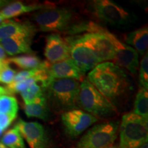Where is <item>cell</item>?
<instances>
[{
  "label": "cell",
  "mask_w": 148,
  "mask_h": 148,
  "mask_svg": "<svg viewBox=\"0 0 148 148\" xmlns=\"http://www.w3.org/2000/svg\"><path fill=\"white\" fill-rule=\"evenodd\" d=\"M86 79L114 105L130 88L129 78L125 72L112 62L98 64L89 71Z\"/></svg>",
  "instance_id": "6da1fadb"
},
{
  "label": "cell",
  "mask_w": 148,
  "mask_h": 148,
  "mask_svg": "<svg viewBox=\"0 0 148 148\" xmlns=\"http://www.w3.org/2000/svg\"><path fill=\"white\" fill-rule=\"evenodd\" d=\"M79 87L80 82L75 79H49L45 91L49 108L63 112L79 109Z\"/></svg>",
  "instance_id": "7a4b0ae2"
},
{
  "label": "cell",
  "mask_w": 148,
  "mask_h": 148,
  "mask_svg": "<svg viewBox=\"0 0 148 148\" xmlns=\"http://www.w3.org/2000/svg\"><path fill=\"white\" fill-rule=\"evenodd\" d=\"M118 148H139L147 142L148 119L133 112L123 114L119 127Z\"/></svg>",
  "instance_id": "3957f363"
},
{
  "label": "cell",
  "mask_w": 148,
  "mask_h": 148,
  "mask_svg": "<svg viewBox=\"0 0 148 148\" xmlns=\"http://www.w3.org/2000/svg\"><path fill=\"white\" fill-rule=\"evenodd\" d=\"M32 18L42 32L64 33L73 23L74 12L68 7L52 5L34 12Z\"/></svg>",
  "instance_id": "277c9868"
},
{
  "label": "cell",
  "mask_w": 148,
  "mask_h": 148,
  "mask_svg": "<svg viewBox=\"0 0 148 148\" xmlns=\"http://www.w3.org/2000/svg\"><path fill=\"white\" fill-rule=\"evenodd\" d=\"M79 109L96 117H106L116 112L115 106L94 87L87 79L80 82L78 96Z\"/></svg>",
  "instance_id": "5b68a950"
},
{
  "label": "cell",
  "mask_w": 148,
  "mask_h": 148,
  "mask_svg": "<svg viewBox=\"0 0 148 148\" xmlns=\"http://www.w3.org/2000/svg\"><path fill=\"white\" fill-rule=\"evenodd\" d=\"M95 15L111 26L125 27L134 23L136 16L121 5L110 0H95L90 2Z\"/></svg>",
  "instance_id": "8992f818"
},
{
  "label": "cell",
  "mask_w": 148,
  "mask_h": 148,
  "mask_svg": "<svg viewBox=\"0 0 148 148\" xmlns=\"http://www.w3.org/2000/svg\"><path fill=\"white\" fill-rule=\"evenodd\" d=\"M119 123L111 121L93 125L81 137L76 148H106L112 145L117 138Z\"/></svg>",
  "instance_id": "52a82bcc"
},
{
  "label": "cell",
  "mask_w": 148,
  "mask_h": 148,
  "mask_svg": "<svg viewBox=\"0 0 148 148\" xmlns=\"http://www.w3.org/2000/svg\"><path fill=\"white\" fill-rule=\"evenodd\" d=\"M64 40L69 46L70 58L83 73L91 71L100 64L82 34L67 36Z\"/></svg>",
  "instance_id": "ba28073f"
},
{
  "label": "cell",
  "mask_w": 148,
  "mask_h": 148,
  "mask_svg": "<svg viewBox=\"0 0 148 148\" xmlns=\"http://www.w3.org/2000/svg\"><path fill=\"white\" fill-rule=\"evenodd\" d=\"M104 33L114 49V58L112 62L121 68H125L132 74H136L139 66L138 53L132 47L118 39L112 33L106 29Z\"/></svg>",
  "instance_id": "9c48e42d"
},
{
  "label": "cell",
  "mask_w": 148,
  "mask_h": 148,
  "mask_svg": "<svg viewBox=\"0 0 148 148\" xmlns=\"http://www.w3.org/2000/svg\"><path fill=\"white\" fill-rule=\"evenodd\" d=\"M61 120L66 134L77 137L98 121V118L81 109H73L61 114Z\"/></svg>",
  "instance_id": "30bf717a"
},
{
  "label": "cell",
  "mask_w": 148,
  "mask_h": 148,
  "mask_svg": "<svg viewBox=\"0 0 148 148\" xmlns=\"http://www.w3.org/2000/svg\"><path fill=\"white\" fill-rule=\"evenodd\" d=\"M16 125L29 148H52L50 136L41 123L19 119Z\"/></svg>",
  "instance_id": "8fae6325"
},
{
  "label": "cell",
  "mask_w": 148,
  "mask_h": 148,
  "mask_svg": "<svg viewBox=\"0 0 148 148\" xmlns=\"http://www.w3.org/2000/svg\"><path fill=\"white\" fill-rule=\"evenodd\" d=\"M104 30L100 32L83 34L84 40L88 44L95 53L100 63L110 62L114 58V49L109 38L106 36Z\"/></svg>",
  "instance_id": "7c38bea8"
},
{
  "label": "cell",
  "mask_w": 148,
  "mask_h": 148,
  "mask_svg": "<svg viewBox=\"0 0 148 148\" xmlns=\"http://www.w3.org/2000/svg\"><path fill=\"white\" fill-rule=\"evenodd\" d=\"M44 55L49 64L71 58L69 46L64 38L58 33H51L46 37Z\"/></svg>",
  "instance_id": "4fadbf2b"
},
{
  "label": "cell",
  "mask_w": 148,
  "mask_h": 148,
  "mask_svg": "<svg viewBox=\"0 0 148 148\" xmlns=\"http://www.w3.org/2000/svg\"><path fill=\"white\" fill-rule=\"evenodd\" d=\"M46 72L50 79H73L81 82L85 79V73L77 67L71 58L49 64Z\"/></svg>",
  "instance_id": "5bb4252c"
},
{
  "label": "cell",
  "mask_w": 148,
  "mask_h": 148,
  "mask_svg": "<svg viewBox=\"0 0 148 148\" xmlns=\"http://www.w3.org/2000/svg\"><path fill=\"white\" fill-rule=\"evenodd\" d=\"M36 27L29 22H20L14 20H5L0 24V40L12 36H22L33 38Z\"/></svg>",
  "instance_id": "9a60e30c"
},
{
  "label": "cell",
  "mask_w": 148,
  "mask_h": 148,
  "mask_svg": "<svg viewBox=\"0 0 148 148\" xmlns=\"http://www.w3.org/2000/svg\"><path fill=\"white\" fill-rule=\"evenodd\" d=\"M32 38L26 36H12L0 40V45L3 47L6 55L14 56L21 53H34L31 47Z\"/></svg>",
  "instance_id": "2e32d148"
},
{
  "label": "cell",
  "mask_w": 148,
  "mask_h": 148,
  "mask_svg": "<svg viewBox=\"0 0 148 148\" xmlns=\"http://www.w3.org/2000/svg\"><path fill=\"white\" fill-rule=\"evenodd\" d=\"M53 4L51 3H31L26 4L21 1L10 2L6 6L0 10V15L4 20L11 19L21 14L28 12H34L36 11L48 8Z\"/></svg>",
  "instance_id": "e0dca14e"
},
{
  "label": "cell",
  "mask_w": 148,
  "mask_h": 148,
  "mask_svg": "<svg viewBox=\"0 0 148 148\" xmlns=\"http://www.w3.org/2000/svg\"><path fill=\"white\" fill-rule=\"evenodd\" d=\"M125 42L135 49L138 55L146 54L148 48L147 27H143L129 32L125 37Z\"/></svg>",
  "instance_id": "ac0fdd59"
},
{
  "label": "cell",
  "mask_w": 148,
  "mask_h": 148,
  "mask_svg": "<svg viewBox=\"0 0 148 148\" xmlns=\"http://www.w3.org/2000/svg\"><path fill=\"white\" fill-rule=\"evenodd\" d=\"M49 107L46 96H42L29 104H25L24 112L27 117H35L47 121L49 117Z\"/></svg>",
  "instance_id": "d6986e66"
},
{
  "label": "cell",
  "mask_w": 148,
  "mask_h": 148,
  "mask_svg": "<svg viewBox=\"0 0 148 148\" xmlns=\"http://www.w3.org/2000/svg\"><path fill=\"white\" fill-rule=\"evenodd\" d=\"M7 63L15 64L18 67L24 70H31L47 67L49 62L42 61L36 56L32 54L16 56L5 59Z\"/></svg>",
  "instance_id": "ffe728a7"
},
{
  "label": "cell",
  "mask_w": 148,
  "mask_h": 148,
  "mask_svg": "<svg viewBox=\"0 0 148 148\" xmlns=\"http://www.w3.org/2000/svg\"><path fill=\"white\" fill-rule=\"evenodd\" d=\"M49 79L50 78L47 79H38L31 86H29L26 90L20 93L25 104H29L38 98L45 95L46 88Z\"/></svg>",
  "instance_id": "44dd1931"
},
{
  "label": "cell",
  "mask_w": 148,
  "mask_h": 148,
  "mask_svg": "<svg viewBox=\"0 0 148 148\" xmlns=\"http://www.w3.org/2000/svg\"><path fill=\"white\" fill-rule=\"evenodd\" d=\"M104 29L102 27L99 26V25L93 22L84 21L76 23H73L64 33L69 35V36H71L86 34V33L100 32H103Z\"/></svg>",
  "instance_id": "7402d4cb"
},
{
  "label": "cell",
  "mask_w": 148,
  "mask_h": 148,
  "mask_svg": "<svg viewBox=\"0 0 148 148\" xmlns=\"http://www.w3.org/2000/svg\"><path fill=\"white\" fill-rule=\"evenodd\" d=\"M1 143L8 148H27L23 136L16 125L3 134Z\"/></svg>",
  "instance_id": "603a6c76"
},
{
  "label": "cell",
  "mask_w": 148,
  "mask_h": 148,
  "mask_svg": "<svg viewBox=\"0 0 148 148\" xmlns=\"http://www.w3.org/2000/svg\"><path fill=\"white\" fill-rule=\"evenodd\" d=\"M133 113L148 119V91L147 89L140 88L135 98Z\"/></svg>",
  "instance_id": "cb8c5ba5"
},
{
  "label": "cell",
  "mask_w": 148,
  "mask_h": 148,
  "mask_svg": "<svg viewBox=\"0 0 148 148\" xmlns=\"http://www.w3.org/2000/svg\"><path fill=\"white\" fill-rule=\"evenodd\" d=\"M18 106L16 99L13 96L3 95L0 96V112L15 119L17 115Z\"/></svg>",
  "instance_id": "d4e9b609"
},
{
  "label": "cell",
  "mask_w": 148,
  "mask_h": 148,
  "mask_svg": "<svg viewBox=\"0 0 148 148\" xmlns=\"http://www.w3.org/2000/svg\"><path fill=\"white\" fill-rule=\"evenodd\" d=\"M16 71L9 66L5 60L0 62V82L9 84L12 82L16 75Z\"/></svg>",
  "instance_id": "484cf974"
},
{
  "label": "cell",
  "mask_w": 148,
  "mask_h": 148,
  "mask_svg": "<svg viewBox=\"0 0 148 148\" xmlns=\"http://www.w3.org/2000/svg\"><path fill=\"white\" fill-rule=\"evenodd\" d=\"M139 84L140 88L148 90V56L147 53L143 56L139 66Z\"/></svg>",
  "instance_id": "4316f807"
},
{
  "label": "cell",
  "mask_w": 148,
  "mask_h": 148,
  "mask_svg": "<svg viewBox=\"0 0 148 148\" xmlns=\"http://www.w3.org/2000/svg\"><path fill=\"white\" fill-rule=\"evenodd\" d=\"M48 65H49V64H48ZM47 67L40 68V69H31V70H23V71L18 72V73H16L15 76H14L13 81H12V83H16V82H21V81L25 80V79H29V78H30V77L36 76L37 74L39 73L41 70L45 69V68H47Z\"/></svg>",
  "instance_id": "83f0119b"
},
{
  "label": "cell",
  "mask_w": 148,
  "mask_h": 148,
  "mask_svg": "<svg viewBox=\"0 0 148 148\" xmlns=\"http://www.w3.org/2000/svg\"><path fill=\"white\" fill-rule=\"evenodd\" d=\"M14 119V118L12 116L0 112V128L2 129L3 130L7 129Z\"/></svg>",
  "instance_id": "f1b7e54d"
},
{
  "label": "cell",
  "mask_w": 148,
  "mask_h": 148,
  "mask_svg": "<svg viewBox=\"0 0 148 148\" xmlns=\"http://www.w3.org/2000/svg\"><path fill=\"white\" fill-rule=\"evenodd\" d=\"M10 2H12V1H8V0H0V10H1V8H3L5 6H6Z\"/></svg>",
  "instance_id": "f546056e"
},
{
  "label": "cell",
  "mask_w": 148,
  "mask_h": 148,
  "mask_svg": "<svg viewBox=\"0 0 148 148\" xmlns=\"http://www.w3.org/2000/svg\"><path fill=\"white\" fill-rule=\"evenodd\" d=\"M8 92H7L6 88L3 87V86H0V96L3 95H7Z\"/></svg>",
  "instance_id": "4dcf8cb0"
},
{
  "label": "cell",
  "mask_w": 148,
  "mask_h": 148,
  "mask_svg": "<svg viewBox=\"0 0 148 148\" xmlns=\"http://www.w3.org/2000/svg\"><path fill=\"white\" fill-rule=\"evenodd\" d=\"M139 148H148V143H147V142H146V143L143 144V145L140 146Z\"/></svg>",
  "instance_id": "1f68e13d"
},
{
  "label": "cell",
  "mask_w": 148,
  "mask_h": 148,
  "mask_svg": "<svg viewBox=\"0 0 148 148\" xmlns=\"http://www.w3.org/2000/svg\"><path fill=\"white\" fill-rule=\"evenodd\" d=\"M106 148H118V145H115V144H112V145L108 146V147H107Z\"/></svg>",
  "instance_id": "d6a6232c"
},
{
  "label": "cell",
  "mask_w": 148,
  "mask_h": 148,
  "mask_svg": "<svg viewBox=\"0 0 148 148\" xmlns=\"http://www.w3.org/2000/svg\"><path fill=\"white\" fill-rule=\"evenodd\" d=\"M0 148H8V147H7L6 146H5L3 144H2L1 142H0Z\"/></svg>",
  "instance_id": "836d02e7"
},
{
  "label": "cell",
  "mask_w": 148,
  "mask_h": 148,
  "mask_svg": "<svg viewBox=\"0 0 148 148\" xmlns=\"http://www.w3.org/2000/svg\"><path fill=\"white\" fill-rule=\"evenodd\" d=\"M3 21H5V20L3 19V18L2 17V16H1V15H0V24H1V23H2V22H3Z\"/></svg>",
  "instance_id": "e575fe53"
},
{
  "label": "cell",
  "mask_w": 148,
  "mask_h": 148,
  "mask_svg": "<svg viewBox=\"0 0 148 148\" xmlns=\"http://www.w3.org/2000/svg\"><path fill=\"white\" fill-rule=\"evenodd\" d=\"M3 132V130L0 128V136H1V134H2V132Z\"/></svg>",
  "instance_id": "d590c367"
}]
</instances>
